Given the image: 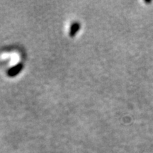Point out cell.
I'll list each match as a JSON object with an SVG mask.
<instances>
[{"label": "cell", "instance_id": "obj_1", "mask_svg": "<svg viewBox=\"0 0 153 153\" xmlns=\"http://www.w3.org/2000/svg\"><path fill=\"white\" fill-rule=\"evenodd\" d=\"M23 68V65L22 63H19V64L16 65L13 68L9 69V70L7 71V74H8L9 76H11V77H13V76H15L17 75L19 72L22 71Z\"/></svg>", "mask_w": 153, "mask_h": 153}, {"label": "cell", "instance_id": "obj_2", "mask_svg": "<svg viewBox=\"0 0 153 153\" xmlns=\"http://www.w3.org/2000/svg\"><path fill=\"white\" fill-rule=\"evenodd\" d=\"M80 28V25L79 24V23L75 22L74 24H73L71 26V29H70V35L71 37H74L75 36V34L76 32L78 31Z\"/></svg>", "mask_w": 153, "mask_h": 153}]
</instances>
